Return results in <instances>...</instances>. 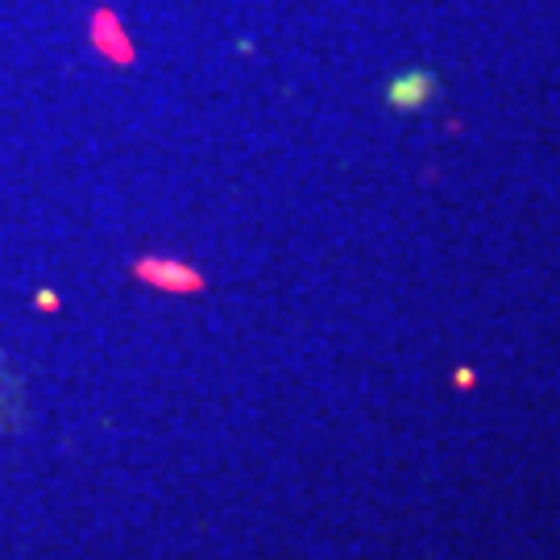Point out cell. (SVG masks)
Masks as SVG:
<instances>
[{"label": "cell", "mask_w": 560, "mask_h": 560, "mask_svg": "<svg viewBox=\"0 0 560 560\" xmlns=\"http://www.w3.org/2000/svg\"><path fill=\"white\" fill-rule=\"evenodd\" d=\"M428 92H432V80L428 75H407V80L395 83V104L399 108H420L428 101Z\"/></svg>", "instance_id": "6da1fadb"}]
</instances>
